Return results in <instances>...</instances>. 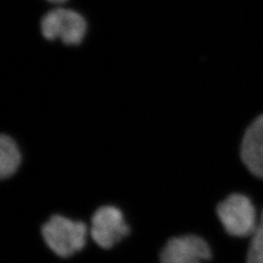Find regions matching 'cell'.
<instances>
[{
  "label": "cell",
  "instance_id": "cell-1",
  "mask_svg": "<svg viewBox=\"0 0 263 263\" xmlns=\"http://www.w3.org/2000/svg\"><path fill=\"white\" fill-rule=\"evenodd\" d=\"M42 236L49 249L61 257L80 252L87 242L88 229L82 221L53 216L42 226Z\"/></svg>",
  "mask_w": 263,
  "mask_h": 263
},
{
  "label": "cell",
  "instance_id": "cell-2",
  "mask_svg": "<svg viewBox=\"0 0 263 263\" xmlns=\"http://www.w3.org/2000/svg\"><path fill=\"white\" fill-rule=\"evenodd\" d=\"M216 214L226 232L238 238L252 236L259 219L253 201L242 193L230 194L221 201Z\"/></svg>",
  "mask_w": 263,
  "mask_h": 263
},
{
  "label": "cell",
  "instance_id": "cell-3",
  "mask_svg": "<svg viewBox=\"0 0 263 263\" xmlns=\"http://www.w3.org/2000/svg\"><path fill=\"white\" fill-rule=\"evenodd\" d=\"M40 29L47 40L60 39L66 45H78L86 35L87 23L84 17L74 10L57 8L42 17Z\"/></svg>",
  "mask_w": 263,
  "mask_h": 263
},
{
  "label": "cell",
  "instance_id": "cell-4",
  "mask_svg": "<svg viewBox=\"0 0 263 263\" xmlns=\"http://www.w3.org/2000/svg\"><path fill=\"white\" fill-rule=\"evenodd\" d=\"M90 233L98 246L111 249L130 234V227L118 208L104 206L92 216Z\"/></svg>",
  "mask_w": 263,
  "mask_h": 263
},
{
  "label": "cell",
  "instance_id": "cell-5",
  "mask_svg": "<svg viewBox=\"0 0 263 263\" xmlns=\"http://www.w3.org/2000/svg\"><path fill=\"white\" fill-rule=\"evenodd\" d=\"M212 257L207 241L197 235L170 239L160 254L161 263H205Z\"/></svg>",
  "mask_w": 263,
  "mask_h": 263
},
{
  "label": "cell",
  "instance_id": "cell-6",
  "mask_svg": "<svg viewBox=\"0 0 263 263\" xmlns=\"http://www.w3.org/2000/svg\"><path fill=\"white\" fill-rule=\"evenodd\" d=\"M245 169L263 180V112L256 115L245 128L238 147Z\"/></svg>",
  "mask_w": 263,
  "mask_h": 263
},
{
  "label": "cell",
  "instance_id": "cell-7",
  "mask_svg": "<svg viewBox=\"0 0 263 263\" xmlns=\"http://www.w3.org/2000/svg\"><path fill=\"white\" fill-rule=\"evenodd\" d=\"M21 163L22 153L18 144L9 136L2 135L0 138V177L7 179L13 176Z\"/></svg>",
  "mask_w": 263,
  "mask_h": 263
},
{
  "label": "cell",
  "instance_id": "cell-8",
  "mask_svg": "<svg viewBox=\"0 0 263 263\" xmlns=\"http://www.w3.org/2000/svg\"><path fill=\"white\" fill-rule=\"evenodd\" d=\"M251 238L247 254V263H263V211Z\"/></svg>",
  "mask_w": 263,
  "mask_h": 263
},
{
  "label": "cell",
  "instance_id": "cell-9",
  "mask_svg": "<svg viewBox=\"0 0 263 263\" xmlns=\"http://www.w3.org/2000/svg\"><path fill=\"white\" fill-rule=\"evenodd\" d=\"M49 2H52V3H63L66 0H48Z\"/></svg>",
  "mask_w": 263,
  "mask_h": 263
}]
</instances>
